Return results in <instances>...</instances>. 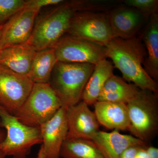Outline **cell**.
Segmentation results:
<instances>
[{"instance_id":"6da1fadb","label":"cell","mask_w":158,"mask_h":158,"mask_svg":"<svg viewBox=\"0 0 158 158\" xmlns=\"http://www.w3.org/2000/svg\"><path fill=\"white\" fill-rule=\"evenodd\" d=\"M105 47L107 58L112 60L114 68L121 72L125 81L132 82L140 90L158 95L157 83L143 66L146 52L141 36L129 39L114 37Z\"/></svg>"},{"instance_id":"7a4b0ae2","label":"cell","mask_w":158,"mask_h":158,"mask_svg":"<svg viewBox=\"0 0 158 158\" xmlns=\"http://www.w3.org/2000/svg\"><path fill=\"white\" fill-rule=\"evenodd\" d=\"M101 9L100 2L64 1L35 23L27 44L36 52L54 48L60 39L67 33L72 19L77 12L99 11Z\"/></svg>"},{"instance_id":"3957f363","label":"cell","mask_w":158,"mask_h":158,"mask_svg":"<svg viewBox=\"0 0 158 158\" xmlns=\"http://www.w3.org/2000/svg\"><path fill=\"white\" fill-rule=\"evenodd\" d=\"M95 65L87 63L56 62L49 83L62 106L68 108L81 101L83 91Z\"/></svg>"},{"instance_id":"277c9868","label":"cell","mask_w":158,"mask_h":158,"mask_svg":"<svg viewBox=\"0 0 158 158\" xmlns=\"http://www.w3.org/2000/svg\"><path fill=\"white\" fill-rule=\"evenodd\" d=\"M62 107L49 83H35L27 98L14 114L23 124L39 128Z\"/></svg>"},{"instance_id":"5b68a950","label":"cell","mask_w":158,"mask_h":158,"mask_svg":"<svg viewBox=\"0 0 158 158\" xmlns=\"http://www.w3.org/2000/svg\"><path fill=\"white\" fill-rule=\"evenodd\" d=\"M0 120L7 131L6 138L0 143V149L6 156L26 158L33 146L42 143L39 128L23 124L1 105Z\"/></svg>"},{"instance_id":"8992f818","label":"cell","mask_w":158,"mask_h":158,"mask_svg":"<svg viewBox=\"0 0 158 158\" xmlns=\"http://www.w3.org/2000/svg\"><path fill=\"white\" fill-rule=\"evenodd\" d=\"M158 95L140 90L138 95L127 104L132 136L147 143L152 140L158 127Z\"/></svg>"},{"instance_id":"52a82bcc","label":"cell","mask_w":158,"mask_h":158,"mask_svg":"<svg viewBox=\"0 0 158 158\" xmlns=\"http://www.w3.org/2000/svg\"><path fill=\"white\" fill-rule=\"evenodd\" d=\"M67 34L105 46L114 38L107 12H77L71 21Z\"/></svg>"},{"instance_id":"ba28073f","label":"cell","mask_w":158,"mask_h":158,"mask_svg":"<svg viewBox=\"0 0 158 158\" xmlns=\"http://www.w3.org/2000/svg\"><path fill=\"white\" fill-rule=\"evenodd\" d=\"M54 48L59 62L96 65L107 58L104 46L68 34L63 36Z\"/></svg>"},{"instance_id":"9c48e42d","label":"cell","mask_w":158,"mask_h":158,"mask_svg":"<svg viewBox=\"0 0 158 158\" xmlns=\"http://www.w3.org/2000/svg\"><path fill=\"white\" fill-rule=\"evenodd\" d=\"M34 84L27 76L0 64V105L14 115L27 98Z\"/></svg>"},{"instance_id":"30bf717a","label":"cell","mask_w":158,"mask_h":158,"mask_svg":"<svg viewBox=\"0 0 158 158\" xmlns=\"http://www.w3.org/2000/svg\"><path fill=\"white\" fill-rule=\"evenodd\" d=\"M38 13L35 10L24 7L2 26L1 50L11 46L27 43Z\"/></svg>"},{"instance_id":"8fae6325","label":"cell","mask_w":158,"mask_h":158,"mask_svg":"<svg viewBox=\"0 0 158 158\" xmlns=\"http://www.w3.org/2000/svg\"><path fill=\"white\" fill-rule=\"evenodd\" d=\"M66 118L68 128L66 140L91 141L99 131V124L94 112L83 101L66 108Z\"/></svg>"},{"instance_id":"7c38bea8","label":"cell","mask_w":158,"mask_h":158,"mask_svg":"<svg viewBox=\"0 0 158 158\" xmlns=\"http://www.w3.org/2000/svg\"><path fill=\"white\" fill-rule=\"evenodd\" d=\"M66 109L62 107L50 119L40 127L45 158L61 157V148L68 131Z\"/></svg>"},{"instance_id":"4fadbf2b","label":"cell","mask_w":158,"mask_h":158,"mask_svg":"<svg viewBox=\"0 0 158 158\" xmlns=\"http://www.w3.org/2000/svg\"><path fill=\"white\" fill-rule=\"evenodd\" d=\"M108 13L113 37L129 39L136 37L146 18L137 9L120 7Z\"/></svg>"},{"instance_id":"5bb4252c","label":"cell","mask_w":158,"mask_h":158,"mask_svg":"<svg viewBox=\"0 0 158 158\" xmlns=\"http://www.w3.org/2000/svg\"><path fill=\"white\" fill-rule=\"evenodd\" d=\"M91 141L104 158H120L122 152L128 148L147 144L132 135L120 134L117 130L111 132L99 131Z\"/></svg>"},{"instance_id":"9a60e30c","label":"cell","mask_w":158,"mask_h":158,"mask_svg":"<svg viewBox=\"0 0 158 158\" xmlns=\"http://www.w3.org/2000/svg\"><path fill=\"white\" fill-rule=\"evenodd\" d=\"M94 105L99 124L108 129L129 131L131 123L126 104L98 101Z\"/></svg>"},{"instance_id":"2e32d148","label":"cell","mask_w":158,"mask_h":158,"mask_svg":"<svg viewBox=\"0 0 158 158\" xmlns=\"http://www.w3.org/2000/svg\"><path fill=\"white\" fill-rule=\"evenodd\" d=\"M36 52L27 43L8 47L0 52V64L16 73L27 76Z\"/></svg>"},{"instance_id":"e0dca14e","label":"cell","mask_w":158,"mask_h":158,"mask_svg":"<svg viewBox=\"0 0 158 158\" xmlns=\"http://www.w3.org/2000/svg\"><path fill=\"white\" fill-rule=\"evenodd\" d=\"M141 36L146 52V56L143 65L144 69L156 82L158 80V12L150 16Z\"/></svg>"},{"instance_id":"ac0fdd59","label":"cell","mask_w":158,"mask_h":158,"mask_svg":"<svg viewBox=\"0 0 158 158\" xmlns=\"http://www.w3.org/2000/svg\"><path fill=\"white\" fill-rule=\"evenodd\" d=\"M114 69L113 63L107 59L97 63L83 91L82 101L88 106L94 105L98 101L106 82L114 75Z\"/></svg>"},{"instance_id":"d6986e66","label":"cell","mask_w":158,"mask_h":158,"mask_svg":"<svg viewBox=\"0 0 158 158\" xmlns=\"http://www.w3.org/2000/svg\"><path fill=\"white\" fill-rule=\"evenodd\" d=\"M140 90L136 85L128 84L124 79L113 75L106 82L98 101L127 105L138 95Z\"/></svg>"},{"instance_id":"ffe728a7","label":"cell","mask_w":158,"mask_h":158,"mask_svg":"<svg viewBox=\"0 0 158 158\" xmlns=\"http://www.w3.org/2000/svg\"><path fill=\"white\" fill-rule=\"evenodd\" d=\"M57 62L54 48L36 52L27 76L34 84L49 83L52 71Z\"/></svg>"},{"instance_id":"44dd1931","label":"cell","mask_w":158,"mask_h":158,"mask_svg":"<svg viewBox=\"0 0 158 158\" xmlns=\"http://www.w3.org/2000/svg\"><path fill=\"white\" fill-rule=\"evenodd\" d=\"M62 158H104L100 152L90 140H66L60 151Z\"/></svg>"},{"instance_id":"7402d4cb","label":"cell","mask_w":158,"mask_h":158,"mask_svg":"<svg viewBox=\"0 0 158 158\" xmlns=\"http://www.w3.org/2000/svg\"><path fill=\"white\" fill-rule=\"evenodd\" d=\"M24 0H0V27L24 7Z\"/></svg>"},{"instance_id":"603a6c76","label":"cell","mask_w":158,"mask_h":158,"mask_svg":"<svg viewBox=\"0 0 158 158\" xmlns=\"http://www.w3.org/2000/svg\"><path fill=\"white\" fill-rule=\"evenodd\" d=\"M126 5L137 9L146 18L158 12V0H124L121 1Z\"/></svg>"},{"instance_id":"cb8c5ba5","label":"cell","mask_w":158,"mask_h":158,"mask_svg":"<svg viewBox=\"0 0 158 158\" xmlns=\"http://www.w3.org/2000/svg\"><path fill=\"white\" fill-rule=\"evenodd\" d=\"M62 0H28L26 1L24 7L35 10L39 13L43 7L49 6H58L63 2Z\"/></svg>"},{"instance_id":"d4e9b609","label":"cell","mask_w":158,"mask_h":158,"mask_svg":"<svg viewBox=\"0 0 158 158\" xmlns=\"http://www.w3.org/2000/svg\"><path fill=\"white\" fill-rule=\"evenodd\" d=\"M143 146H145V145H136L128 148L122 152L120 158H135L138 151L141 147Z\"/></svg>"},{"instance_id":"484cf974","label":"cell","mask_w":158,"mask_h":158,"mask_svg":"<svg viewBox=\"0 0 158 158\" xmlns=\"http://www.w3.org/2000/svg\"><path fill=\"white\" fill-rule=\"evenodd\" d=\"M147 158H158V149L153 146H148Z\"/></svg>"},{"instance_id":"4316f807","label":"cell","mask_w":158,"mask_h":158,"mask_svg":"<svg viewBox=\"0 0 158 158\" xmlns=\"http://www.w3.org/2000/svg\"><path fill=\"white\" fill-rule=\"evenodd\" d=\"M37 158H45V154H44V151L42 145L40 148L38 154H37Z\"/></svg>"},{"instance_id":"83f0119b","label":"cell","mask_w":158,"mask_h":158,"mask_svg":"<svg viewBox=\"0 0 158 158\" xmlns=\"http://www.w3.org/2000/svg\"><path fill=\"white\" fill-rule=\"evenodd\" d=\"M6 156V155L0 149V158H5Z\"/></svg>"},{"instance_id":"f1b7e54d","label":"cell","mask_w":158,"mask_h":158,"mask_svg":"<svg viewBox=\"0 0 158 158\" xmlns=\"http://www.w3.org/2000/svg\"><path fill=\"white\" fill-rule=\"evenodd\" d=\"M1 120H0V126H1ZM3 141L2 139V135H1V133H0V143Z\"/></svg>"},{"instance_id":"f546056e","label":"cell","mask_w":158,"mask_h":158,"mask_svg":"<svg viewBox=\"0 0 158 158\" xmlns=\"http://www.w3.org/2000/svg\"><path fill=\"white\" fill-rule=\"evenodd\" d=\"M2 26L0 27V44H1V29H2ZM0 52H1V47H0Z\"/></svg>"}]
</instances>
